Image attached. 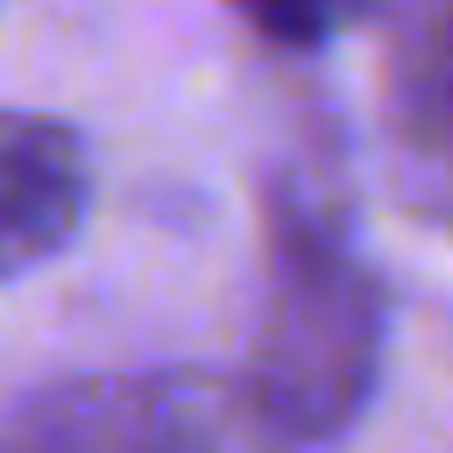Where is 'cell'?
<instances>
[{"instance_id":"3957f363","label":"cell","mask_w":453,"mask_h":453,"mask_svg":"<svg viewBox=\"0 0 453 453\" xmlns=\"http://www.w3.org/2000/svg\"><path fill=\"white\" fill-rule=\"evenodd\" d=\"M382 120L453 191V0H382Z\"/></svg>"},{"instance_id":"277c9868","label":"cell","mask_w":453,"mask_h":453,"mask_svg":"<svg viewBox=\"0 0 453 453\" xmlns=\"http://www.w3.org/2000/svg\"><path fill=\"white\" fill-rule=\"evenodd\" d=\"M262 42L276 50H319L333 28H340V7L333 0H226Z\"/></svg>"},{"instance_id":"6da1fadb","label":"cell","mask_w":453,"mask_h":453,"mask_svg":"<svg viewBox=\"0 0 453 453\" xmlns=\"http://www.w3.org/2000/svg\"><path fill=\"white\" fill-rule=\"evenodd\" d=\"M262 248L269 290L241 396L290 446L340 439L382 375V283L319 191L276 184L262 205Z\"/></svg>"},{"instance_id":"7a4b0ae2","label":"cell","mask_w":453,"mask_h":453,"mask_svg":"<svg viewBox=\"0 0 453 453\" xmlns=\"http://www.w3.org/2000/svg\"><path fill=\"white\" fill-rule=\"evenodd\" d=\"M85 149L50 113H0V283L50 262L85 219Z\"/></svg>"}]
</instances>
